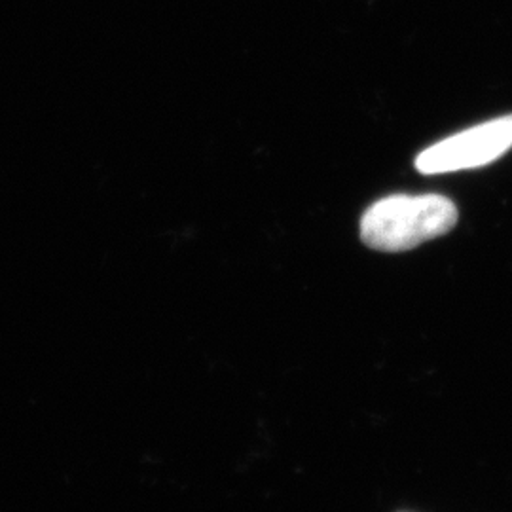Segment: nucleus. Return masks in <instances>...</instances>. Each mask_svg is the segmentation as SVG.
Listing matches in <instances>:
<instances>
[{"label": "nucleus", "mask_w": 512, "mask_h": 512, "mask_svg": "<svg viewBox=\"0 0 512 512\" xmlns=\"http://www.w3.org/2000/svg\"><path fill=\"white\" fill-rule=\"evenodd\" d=\"M458 224V207L439 194H395L372 203L361 219V239L374 251L403 253L446 236Z\"/></svg>", "instance_id": "f257e3e1"}, {"label": "nucleus", "mask_w": 512, "mask_h": 512, "mask_svg": "<svg viewBox=\"0 0 512 512\" xmlns=\"http://www.w3.org/2000/svg\"><path fill=\"white\" fill-rule=\"evenodd\" d=\"M512 148V114L459 131L425 148L416 158L423 175L452 173L492 164Z\"/></svg>", "instance_id": "f03ea898"}]
</instances>
